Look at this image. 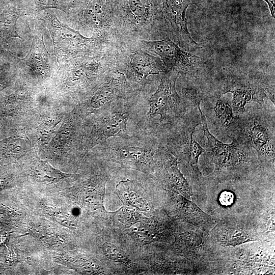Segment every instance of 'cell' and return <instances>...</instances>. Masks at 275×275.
<instances>
[{"label":"cell","instance_id":"obj_1","mask_svg":"<svg viewBox=\"0 0 275 275\" xmlns=\"http://www.w3.org/2000/svg\"><path fill=\"white\" fill-rule=\"evenodd\" d=\"M117 29L122 42L151 40L164 22L160 0H118Z\"/></svg>","mask_w":275,"mask_h":275},{"label":"cell","instance_id":"obj_2","mask_svg":"<svg viewBox=\"0 0 275 275\" xmlns=\"http://www.w3.org/2000/svg\"><path fill=\"white\" fill-rule=\"evenodd\" d=\"M116 68L136 91L145 86L147 77L166 71L160 58L143 49L136 42H122L115 49Z\"/></svg>","mask_w":275,"mask_h":275},{"label":"cell","instance_id":"obj_3","mask_svg":"<svg viewBox=\"0 0 275 275\" xmlns=\"http://www.w3.org/2000/svg\"><path fill=\"white\" fill-rule=\"evenodd\" d=\"M44 10L42 20L47 24L53 39L55 51L65 59H73L89 55L93 51L102 50L108 44L102 38H86L79 32L75 31L58 19L54 12Z\"/></svg>","mask_w":275,"mask_h":275},{"label":"cell","instance_id":"obj_4","mask_svg":"<svg viewBox=\"0 0 275 275\" xmlns=\"http://www.w3.org/2000/svg\"><path fill=\"white\" fill-rule=\"evenodd\" d=\"M106 144L108 157L123 168L150 172L155 164L156 149L149 140L129 136Z\"/></svg>","mask_w":275,"mask_h":275},{"label":"cell","instance_id":"obj_5","mask_svg":"<svg viewBox=\"0 0 275 275\" xmlns=\"http://www.w3.org/2000/svg\"><path fill=\"white\" fill-rule=\"evenodd\" d=\"M118 0H84L74 11L101 37L113 43L120 41L117 30Z\"/></svg>","mask_w":275,"mask_h":275},{"label":"cell","instance_id":"obj_6","mask_svg":"<svg viewBox=\"0 0 275 275\" xmlns=\"http://www.w3.org/2000/svg\"><path fill=\"white\" fill-rule=\"evenodd\" d=\"M138 42L145 50L158 55L167 71L189 74L200 63L199 57L179 47L168 37L161 40H141Z\"/></svg>","mask_w":275,"mask_h":275},{"label":"cell","instance_id":"obj_7","mask_svg":"<svg viewBox=\"0 0 275 275\" xmlns=\"http://www.w3.org/2000/svg\"><path fill=\"white\" fill-rule=\"evenodd\" d=\"M160 84L149 99V118L159 115L161 121L171 122L181 112L182 100L176 89L179 74L166 71L161 73Z\"/></svg>","mask_w":275,"mask_h":275},{"label":"cell","instance_id":"obj_8","mask_svg":"<svg viewBox=\"0 0 275 275\" xmlns=\"http://www.w3.org/2000/svg\"><path fill=\"white\" fill-rule=\"evenodd\" d=\"M128 114L120 110H112L103 115L95 125L90 139V148L111 137L127 138Z\"/></svg>","mask_w":275,"mask_h":275},{"label":"cell","instance_id":"obj_9","mask_svg":"<svg viewBox=\"0 0 275 275\" xmlns=\"http://www.w3.org/2000/svg\"><path fill=\"white\" fill-rule=\"evenodd\" d=\"M193 101L200 113L202 130L204 131L203 136L206 137L207 139L208 147L211 153L215 170H219L234 165L238 161L239 157L236 142L234 141L231 144H225L211 134L207 126L206 117L200 108V99L197 98Z\"/></svg>","mask_w":275,"mask_h":275},{"label":"cell","instance_id":"obj_10","mask_svg":"<svg viewBox=\"0 0 275 275\" xmlns=\"http://www.w3.org/2000/svg\"><path fill=\"white\" fill-rule=\"evenodd\" d=\"M226 92L233 94L232 107L235 113L245 111V105L252 101L260 104L263 103V98L266 96V88L250 81L235 82L225 89Z\"/></svg>","mask_w":275,"mask_h":275},{"label":"cell","instance_id":"obj_11","mask_svg":"<svg viewBox=\"0 0 275 275\" xmlns=\"http://www.w3.org/2000/svg\"><path fill=\"white\" fill-rule=\"evenodd\" d=\"M177 209L184 220L203 230L209 228L214 223L215 219L212 216L181 195L177 197Z\"/></svg>","mask_w":275,"mask_h":275},{"label":"cell","instance_id":"obj_12","mask_svg":"<svg viewBox=\"0 0 275 275\" xmlns=\"http://www.w3.org/2000/svg\"><path fill=\"white\" fill-rule=\"evenodd\" d=\"M194 129H192L189 136L184 135L179 139L178 145L175 146V151L179 157L190 167L198 175H201L198 168V161L201 154L204 150L193 138Z\"/></svg>","mask_w":275,"mask_h":275},{"label":"cell","instance_id":"obj_13","mask_svg":"<svg viewBox=\"0 0 275 275\" xmlns=\"http://www.w3.org/2000/svg\"><path fill=\"white\" fill-rule=\"evenodd\" d=\"M43 36L35 37L29 52L22 59L23 63L30 66L37 75H44L49 68L47 51L45 48Z\"/></svg>","mask_w":275,"mask_h":275},{"label":"cell","instance_id":"obj_14","mask_svg":"<svg viewBox=\"0 0 275 275\" xmlns=\"http://www.w3.org/2000/svg\"><path fill=\"white\" fill-rule=\"evenodd\" d=\"M116 191L124 204L143 211L148 209V203L142 195V188L136 182L128 179L121 181L116 186Z\"/></svg>","mask_w":275,"mask_h":275},{"label":"cell","instance_id":"obj_15","mask_svg":"<svg viewBox=\"0 0 275 275\" xmlns=\"http://www.w3.org/2000/svg\"><path fill=\"white\" fill-rule=\"evenodd\" d=\"M164 178L168 186L186 198L190 199L191 189L178 168L176 159H169L164 165Z\"/></svg>","mask_w":275,"mask_h":275},{"label":"cell","instance_id":"obj_16","mask_svg":"<svg viewBox=\"0 0 275 275\" xmlns=\"http://www.w3.org/2000/svg\"><path fill=\"white\" fill-rule=\"evenodd\" d=\"M252 145L261 153L271 160L274 159V148L267 130L260 125H256L251 130Z\"/></svg>","mask_w":275,"mask_h":275},{"label":"cell","instance_id":"obj_17","mask_svg":"<svg viewBox=\"0 0 275 275\" xmlns=\"http://www.w3.org/2000/svg\"><path fill=\"white\" fill-rule=\"evenodd\" d=\"M35 177L42 182L54 183L59 181L71 177L72 174L66 173L56 169L47 161L38 158L34 168Z\"/></svg>","mask_w":275,"mask_h":275},{"label":"cell","instance_id":"obj_18","mask_svg":"<svg viewBox=\"0 0 275 275\" xmlns=\"http://www.w3.org/2000/svg\"><path fill=\"white\" fill-rule=\"evenodd\" d=\"M36 10L40 13L48 9H57L64 12L67 15L73 13L84 0H34Z\"/></svg>","mask_w":275,"mask_h":275},{"label":"cell","instance_id":"obj_19","mask_svg":"<svg viewBox=\"0 0 275 275\" xmlns=\"http://www.w3.org/2000/svg\"><path fill=\"white\" fill-rule=\"evenodd\" d=\"M249 241H251V239L244 231L232 228L224 234L222 243L225 245H236Z\"/></svg>","mask_w":275,"mask_h":275},{"label":"cell","instance_id":"obj_20","mask_svg":"<svg viewBox=\"0 0 275 275\" xmlns=\"http://www.w3.org/2000/svg\"><path fill=\"white\" fill-rule=\"evenodd\" d=\"M214 110L216 117L225 126H228L233 121L232 108L228 103L219 99L216 102Z\"/></svg>","mask_w":275,"mask_h":275},{"label":"cell","instance_id":"obj_21","mask_svg":"<svg viewBox=\"0 0 275 275\" xmlns=\"http://www.w3.org/2000/svg\"><path fill=\"white\" fill-rule=\"evenodd\" d=\"M178 243L185 250H194L202 243L201 238L191 231L186 232L178 237Z\"/></svg>","mask_w":275,"mask_h":275},{"label":"cell","instance_id":"obj_22","mask_svg":"<svg viewBox=\"0 0 275 275\" xmlns=\"http://www.w3.org/2000/svg\"><path fill=\"white\" fill-rule=\"evenodd\" d=\"M102 249L104 255L110 259L120 261L127 260L124 253L114 244L105 242Z\"/></svg>","mask_w":275,"mask_h":275},{"label":"cell","instance_id":"obj_23","mask_svg":"<svg viewBox=\"0 0 275 275\" xmlns=\"http://www.w3.org/2000/svg\"><path fill=\"white\" fill-rule=\"evenodd\" d=\"M117 216L121 223L130 226L139 219L140 215L136 212L125 207L120 210Z\"/></svg>","mask_w":275,"mask_h":275},{"label":"cell","instance_id":"obj_24","mask_svg":"<svg viewBox=\"0 0 275 275\" xmlns=\"http://www.w3.org/2000/svg\"><path fill=\"white\" fill-rule=\"evenodd\" d=\"M234 194L230 191H224L219 196V201L223 206L231 205L234 202Z\"/></svg>","mask_w":275,"mask_h":275},{"label":"cell","instance_id":"obj_25","mask_svg":"<svg viewBox=\"0 0 275 275\" xmlns=\"http://www.w3.org/2000/svg\"><path fill=\"white\" fill-rule=\"evenodd\" d=\"M10 233L7 232L0 233V245H6L9 240Z\"/></svg>","mask_w":275,"mask_h":275},{"label":"cell","instance_id":"obj_26","mask_svg":"<svg viewBox=\"0 0 275 275\" xmlns=\"http://www.w3.org/2000/svg\"><path fill=\"white\" fill-rule=\"evenodd\" d=\"M265 1L269 7L272 17H274V0H263Z\"/></svg>","mask_w":275,"mask_h":275}]
</instances>
